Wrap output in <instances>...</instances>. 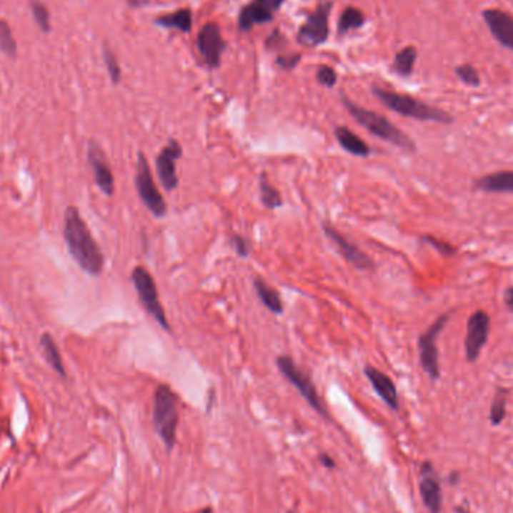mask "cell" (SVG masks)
Listing matches in <instances>:
<instances>
[{"label":"cell","instance_id":"6da1fadb","mask_svg":"<svg viewBox=\"0 0 513 513\" xmlns=\"http://www.w3.org/2000/svg\"><path fill=\"white\" fill-rule=\"evenodd\" d=\"M64 236L71 256L81 270L98 277L104 269V255L77 207L66 209Z\"/></svg>","mask_w":513,"mask_h":513},{"label":"cell","instance_id":"7a4b0ae2","mask_svg":"<svg viewBox=\"0 0 513 513\" xmlns=\"http://www.w3.org/2000/svg\"><path fill=\"white\" fill-rule=\"evenodd\" d=\"M342 102L344 107L349 110V113L353 116L356 122L364 126L365 129H368L372 135H375V137L395 144L404 150H409V152H414L416 150L414 141L405 132H402L399 128L392 124L389 119L375 111L359 107L357 104H354L347 96H342Z\"/></svg>","mask_w":513,"mask_h":513},{"label":"cell","instance_id":"3957f363","mask_svg":"<svg viewBox=\"0 0 513 513\" xmlns=\"http://www.w3.org/2000/svg\"><path fill=\"white\" fill-rule=\"evenodd\" d=\"M372 92L389 110L395 111L401 116L412 117L416 120H428V122H439V124H450L452 120H454L444 110L435 109L432 105H428L409 95L392 92V90L382 87H374Z\"/></svg>","mask_w":513,"mask_h":513},{"label":"cell","instance_id":"277c9868","mask_svg":"<svg viewBox=\"0 0 513 513\" xmlns=\"http://www.w3.org/2000/svg\"><path fill=\"white\" fill-rule=\"evenodd\" d=\"M154 425L167 450L176 444L179 427V398L167 384H159L154 397Z\"/></svg>","mask_w":513,"mask_h":513},{"label":"cell","instance_id":"5b68a950","mask_svg":"<svg viewBox=\"0 0 513 513\" xmlns=\"http://www.w3.org/2000/svg\"><path fill=\"white\" fill-rule=\"evenodd\" d=\"M131 279L134 284V289L139 294V299L141 302V305L144 307L146 312L149 315H152V319L165 330H170V323L167 320V314H165L161 302H159V296H158V290H156V284L154 277L150 275V272L143 267V266H137L134 267L132 274H131Z\"/></svg>","mask_w":513,"mask_h":513},{"label":"cell","instance_id":"8992f818","mask_svg":"<svg viewBox=\"0 0 513 513\" xmlns=\"http://www.w3.org/2000/svg\"><path fill=\"white\" fill-rule=\"evenodd\" d=\"M135 188H137L140 200L155 218H164L167 215V203L155 184L147 158L141 152L139 154L137 169H135Z\"/></svg>","mask_w":513,"mask_h":513},{"label":"cell","instance_id":"52a82bcc","mask_svg":"<svg viewBox=\"0 0 513 513\" xmlns=\"http://www.w3.org/2000/svg\"><path fill=\"white\" fill-rule=\"evenodd\" d=\"M277 367L285 379L300 392V395L307 399V402L312 407V409L323 417L329 419L326 405L320 398L319 392H317V387L312 383L311 377L305 371H302L290 356H279L277 359Z\"/></svg>","mask_w":513,"mask_h":513},{"label":"cell","instance_id":"ba28073f","mask_svg":"<svg viewBox=\"0 0 513 513\" xmlns=\"http://www.w3.org/2000/svg\"><path fill=\"white\" fill-rule=\"evenodd\" d=\"M449 320V314H443L437 319L419 338V352H420V365L429 375L431 380L440 379V364H439V347H437V338L442 334L446 323Z\"/></svg>","mask_w":513,"mask_h":513},{"label":"cell","instance_id":"9c48e42d","mask_svg":"<svg viewBox=\"0 0 513 513\" xmlns=\"http://www.w3.org/2000/svg\"><path fill=\"white\" fill-rule=\"evenodd\" d=\"M491 319L488 312L476 311L472 314L469 323H467V337H465V356L469 362H476L488 342Z\"/></svg>","mask_w":513,"mask_h":513},{"label":"cell","instance_id":"30bf717a","mask_svg":"<svg viewBox=\"0 0 513 513\" xmlns=\"http://www.w3.org/2000/svg\"><path fill=\"white\" fill-rule=\"evenodd\" d=\"M184 149L176 139H170L156 156V173L165 191H174L179 185L177 161L182 158Z\"/></svg>","mask_w":513,"mask_h":513},{"label":"cell","instance_id":"8fae6325","mask_svg":"<svg viewBox=\"0 0 513 513\" xmlns=\"http://www.w3.org/2000/svg\"><path fill=\"white\" fill-rule=\"evenodd\" d=\"M329 12H330V4H322L311 15H308L305 24L300 27L297 35L300 44L315 47V45L323 44L327 39Z\"/></svg>","mask_w":513,"mask_h":513},{"label":"cell","instance_id":"7c38bea8","mask_svg":"<svg viewBox=\"0 0 513 513\" xmlns=\"http://www.w3.org/2000/svg\"><path fill=\"white\" fill-rule=\"evenodd\" d=\"M323 230L324 234L337 245L344 259L352 266H354L357 270H374L375 263L357 245H354L352 240H349L341 231H338L334 225L324 222Z\"/></svg>","mask_w":513,"mask_h":513},{"label":"cell","instance_id":"4fadbf2b","mask_svg":"<svg viewBox=\"0 0 513 513\" xmlns=\"http://www.w3.org/2000/svg\"><path fill=\"white\" fill-rule=\"evenodd\" d=\"M197 49L203 56L209 68H218L221 56L225 50V41L221 35V29L215 23H207L199 34Z\"/></svg>","mask_w":513,"mask_h":513},{"label":"cell","instance_id":"5bb4252c","mask_svg":"<svg viewBox=\"0 0 513 513\" xmlns=\"http://www.w3.org/2000/svg\"><path fill=\"white\" fill-rule=\"evenodd\" d=\"M284 0H252L239 15L240 30H249L256 24H263L272 20L274 12L279 9Z\"/></svg>","mask_w":513,"mask_h":513},{"label":"cell","instance_id":"9a60e30c","mask_svg":"<svg viewBox=\"0 0 513 513\" xmlns=\"http://www.w3.org/2000/svg\"><path fill=\"white\" fill-rule=\"evenodd\" d=\"M87 158H89V164L92 165V169H94V176H95V182H96L98 188L105 195L111 197V195L114 194V176H113V171L109 165L107 156H105L102 149L95 141H90V144H89Z\"/></svg>","mask_w":513,"mask_h":513},{"label":"cell","instance_id":"2e32d148","mask_svg":"<svg viewBox=\"0 0 513 513\" xmlns=\"http://www.w3.org/2000/svg\"><path fill=\"white\" fill-rule=\"evenodd\" d=\"M484 19L494 38L503 47L513 50V15L502 9H487Z\"/></svg>","mask_w":513,"mask_h":513},{"label":"cell","instance_id":"e0dca14e","mask_svg":"<svg viewBox=\"0 0 513 513\" xmlns=\"http://www.w3.org/2000/svg\"><path fill=\"white\" fill-rule=\"evenodd\" d=\"M420 495L424 499L425 506L428 507L429 513H442L443 506V495L440 482L434 474V469L431 464H424L422 467V477H420Z\"/></svg>","mask_w":513,"mask_h":513},{"label":"cell","instance_id":"ac0fdd59","mask_svg":"<svg viewBox=\"0 0 513 513\" xmlns=\"http://www.w3.org/2000/svg\"><path fill=\"white\" fill-rule=\"evenodd\" d=\"M367 379L369 380V383L372 384L374 390L377 392L387 407H390L392 410H398L399 407V399H398V390L395 383L392 382L390 377L387 374H384L383 371L377 369L374 367H365L364 369Z\"/></svg>","mask_w":513,"mask_h":513},{"label":"cell","instance_id":"d6986e66","mask_svg":"<svg viewBox=\"0 0 513 513\" xmlns=\"http://www.w3.org/2000/svg\"><path fill=\"white\" fill-rule=\"evenodd\" d=\"M335 139L345 152H349L354 156L365 158L371 154V147L362 140L357 134H354L347 126H338L335 129Z\"/></svg>","mask_w":513,"mask_h":513},{"label":"cell","instance_id":"ffe728a7","mask_svg":"<svg viewBox=\"0 0 513 513\" xmlns=\"http://www.w3.org/2000/svg\"><path fill=\"white\" fill-rule=\"evenodd\" d=\"M254 290L262 300V304L275 315H282L284 312V304L279 293L274 289V287L269 285L263 278L255 277L254 278Z\"/></svg>","mask_w":513,"mask_h":513},{"label":"cell","instance_id":"44dd1931","mask_svg":"<svg viewBox=\"0 0 513 513\" xmlns=\"http://www.w3.org/2000/svg\"><path fill=\"white\" fill-rule=\"evenodd\" d=\"M476 188L485 192H513V171H497L476 180Z\"/></svg>","mask_w":513,"mask_h":513},{"label":"cell","instance_id":"7402d4cb","mask_svg":"<svg viewBox=\"0 0 513 513\" xmlns=\"http://www.w3.org/2000/svg\"><path fill=\"white\" fill-rule=\"evenodd\" d=\"M156 24L162 26V27H169V29H179L182 32H191L192 27V14L188 8L179 9L174 14H167V15H161L159 19H156Z\"/></svg>","mask_w":513,"mask_h":513},{"label":"cell","instance_id":"603a6c76","mask_svg":"<svg viewBox=\"0 0 513 513\" xmlns=\"http://www.w3.org/2000/svg\"><path fill=\"white\" fill-rule=\"evenodd\" d=\"M259 189H260V199L262 203L266 209L269 210H275L278 207H281L284 204L281 192L272 185V182L269 180L266 173H262L259 176Z\"/></svg>","mask_w":513,"mask_h":513},{"label":"cell","instance_id":"cb8c5ba5","mask_svg":"<svg viewBox=\"0 0 513 513\" xmlns=\"http://www.w3.org/2000/svg\"><path fill=\"white\" fill-rule=\"evenodd\" d=\"M41 347H42V352H44L45 359H47V362L53 367V369L56 372H59L60 375H65L66 372H65L62 356H60L57 345H56V342H54V339L51 338L50 334H44L41 337Z\"/></svg>","mask_w":513,"mask_h":513},{"label":"cell","instance_id":"d4e9b609","mask_svg":"<svg viewBox=\"0 0 513 513\" xmlns=\"http://www.w3.org/2000/svg\"><path fill=\"white\" fill-rule=\"evenodd\" d=\"M417 59V51L414 47H405L404 50H401L394 60V69L402 75V77H409V75L413 72L414 64Z\"/></svg>","mask_w":513,"mask_h":513},{"label":"cell","instance_id":"484cf974","mask_svg":"<svg viewBox=\"0 0 513 513\" xmlns=\"http://www.w3.org/2000/svg\"><path fill=\"white\" fill-rule=\"evenodd\" d=\"M365 24V15L362 14L357 8H347L338 23V32L347 34L352 29H359Z\"/></svg>","mask_w":513,"mask_h":513},{"label":"cell","instance_id":"4316f807","mask_svg":"<svg viewBox=\"0 0 513 513\" xmlns=\"http://www.w3.org/2000/svg\"><path fill=\"white\" fill-rule=\"evenodd\" d=\"M507 394L509 392L506 389H499L497 395L492 401L491 405V413H489V419L494 425H500L502 422L506 417V404H507Z\"/></svg>","mask_w":513,"mask_h":513},{"label":"cell","instance_id":"83f0119b","mask_svg":"<svg viewBox=\"0 0 513 513\" xmlns=\"http://www.w3.org/2000/svg\"><path fill=\"white\" fill-rule=\"evenodd\" d=\"M0 49L11 57H14L15 53H17V42H15V38L12 35L11 26L5 20H0Z\"/></svg>","mask_w":513,"mask_h":513},{"label":"cell","instance_id":"f1b7e54d","mask_svg":"<svg viewBox=\"0 0 513 513\" xmlns=\"http://www.w3.org/2000/svg\"><path fill=\"white\" fill-rule=\"evenodd\" d=\"M30 8H32V14L41 27L42 32H50V11L45 6L41 0H30Z\"/></svg>","mask_w":513,"mask_h":513},{"label":"cell","instance_id":"f546056e","mask_svg":"<svg viewBox=\"0 0 513 513\" xmlns=\"http://www.w3.org/2000/svg\"><path fill=\"white\" fill-rule=\"evenodd\" d=\"M455 71H457V74H458V77H459L465 84L473 86V87H476V86L480 84V75H479V72L476 71L474 66L465 64V65L458 66Z\"/></svg>","mask_w":513,"mask_h":513},{"label":"cell","instance_id":"4dcf8cb0","mask_svg":"<svg viewBox=\"0 0 513 513\" xmlns=\"http://www.w3.org/2000/svg\"><path fill=\"white\" fill-rule=\"evenodd\" d=\"M104 59H105V65H107L109 74L111 77V81L114 84H117L120 81V66H119V62H117L114 53L111 50H109V49H105L104 50Z\"/></svg>","mask_w":513,"mask_h":513},{"label":"cell","instance_id":"1f68e13d","mask_svg":"<svg viewBox=\"0 0 513 513\" xmlns=\"http://www.w3.org/2000/svg\"><path fill=\"white\" fill-rule=\"evenodd\" d=\"M317 80H319L320 84L326 86V87H334L337 84V72L334 71V68H330L327 65H322L317 71Z\"/></svg>","mask_w":513,"mask_h":513},{"label":"cell","instance_id":"d6a6232c","mask_svg":"<svg viewBox=\"0 0 513 513\" xmlns=\"http://www.w3.org/2000/svg\"><path fill=\"white\" fill-rule=\"evenodd\" d=\"M231 246H233V249L236 251V254L239 255V256H242V259H246V256L249 255V244H248V240L244 237V236H240V234H233V237H231Z\"/></svg>","mask_w":513,"mask_h":513},{"label":"cell","instance_id":"836d02e7","mask_svg":"<svg viewBox=\"0 0 513 513\" xmlns=\"http://www.w3.org/2000/svg\"><path fill=\"white\" fill-rule=\"evenodd\" d=\"M424 240H427V242L432 246V248H435L437 251H439L440 254H443V255H454L455 254V248L454 246H452L450 244H447V242H443V240H439V239H435V237H432V236H425L424 237Z\"/></svg>","mask_w":513,"mask_h":513},{"label":"cell","instance_id":"e575fe53","mask_svg":"<svg viewBox=\"0 0 513 513\" xmlns=\"http://www.w3.org/2000/svg\"><path fill=\"white\" fill-rule=\"evenodd\" d=\"M300 57H302V56H300L299 53L287 54V56H279L278 60H277V64H278L282 69H285V71H292V69H294V68L299 65Z\"/></svg>","mask_w":513,"mask_h":513},{"label":"cell","instance_id":"d590c367","mask_svg":"<svg viewBox=\"0 0 513 513\" xmlns=\"http://www.w3.org/2000/svg\"><path fill=\"white\" fill-rule=\"evenodd\" d=\"M320 461H322V464L326 467V469H335V461L332 459L329 455L323 454V455L320 457Z\"/></svg>","mask_w":513,"mask_h":513},{"label":"cell","instance_id":"8d00e7d4","mask_svg":"<svg viewBox=\"0 0 513 513\" xmlns=\"http://www.w3.org/2000/svg\"><path fill=\"white\" fill-rule=\"evenodd\" d=\"M506 304L510 309H513V287L506 292Z\"/></svg>","mask_w":513,"mask_h":513},{"label":"cell","instance_id":"74e56055","mask_svg":"<svg viewBox=\"0 0 513 513\" xmlns=\"http://www.w3.org/2000/svg\"><path fill=\"white\" fill-rule=\"evenodd\" d=\"M200 513H214L212 507H204L203 510H200Z\"/></svg>","mask_w":513,"mask_h":513},{"label":"cell","instance_id":"f35d334b","mask_svg":"<svg viewBox=\"0 0 513 513\" xmlns=\"http://www.w3.org/2000/svg\"><path fill=\"white\" fill-rule=\"evenodd\" d=\"M289 513H296V512H289Z\"/></svg>","mask_w":513,"mask_h":513}]
</instances>
